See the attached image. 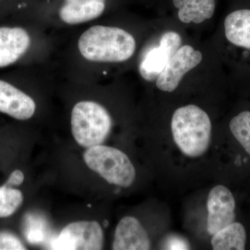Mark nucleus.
<instances>
[{"instance_id": "1", "label": "nucleus", "mask_w": 250, "mask_h": 250, "mask_svg": "<svg viewBox=\"0 0 250 250\" xmlns=\"http://www.w3.org/2000/svg\"><path fill=\"white\" fill-rule=\"evenodd\" d=\"M63 42L57 41L54 62L62 80L99 83L115 65L129 62L137 51L134 34L98 21L65 31Z\"/></svg>"}, {"instance_id": "2", "label": "nucleus", "mask_w": 250, "mask_h": 250, "mask_svg": "<svg viewBox=\"0 0 250 250\" xmlns=\"http://www.w3.org/2000/svg\"><path fill=\"white\" fill-rule=\"evenodd\" d=\"M60 81L54 62L24 66L16 75L0 77V113L30 121L40 109L41 95L58 88Z\"/></svg>"}, {"instance_id": "3", "label": "nucleus", "mask_w": 250, "mask_h": 250, "mask_svg": "<svg viewBox=\"0 0 250 250\" xmlns=\"http://www.w3.org/2000/svg\"><path fill=\"white\" fill-rule=\"evenodd\" d=\"M57 47L55 34L34 21L0 24V69L53 62Z\"/></svg>"}, {"instance_id": "4", "label": "nucleus", "mask_w": 250, "mask_h": 250, "mask_svg": "<svg viewBox=\"0 0 250 250\" xmlns=\"http://www.w3.org/2000/svg\"><path fill=\"white\" fill-rule=\"evenodd\" d=\"M62 81L76 98L69 114L74 139L85 148L103 144L111 134L113 118L107 106L100 100V83Z\"/></svg>"}, {"instance_id": "5", "label": "nucleus", "mask_w": 250, "mask_h": 250, "mask_svg": "<svg viewBox=\"0 0 250 250\" xmlns=\"http://www.w3.org/2000/svg\"><path fill=\"white\" fill-rule=\"evenodd\" d=\"M107 7V0H57L28 11L25 19L50 31H65L98 21Z\"/></svg>"}, {"instance_id": "6", "label": "nucleus", "mask_w": 250, "mask_h": 250, "mask_svg": "<svg viewBox=\"0 0 250 250\" xmlns=\"http://www.w3.org/2000/svg\"><path fill=\"white\" fill-rule=\"evenodd\" d=\"M174 143L189 157L205 154L211 141L212 125L208 115L196 105L177 108L171 121Z\"/></svg>"}, {"instance_id": "7", "label": "nucleus", "mask_w": 250, "mask_h": 250, "mask_svg": "<svg viewBox=\"0 0 250 250\" xmlns=\"http://www.w3.org/2000/svg\"><path fill=\"white\" fill-rule=\"evenodd\" d=\"M83 157L85 165L108 184L123 188L134 184L136 177L134 166L120 149L98 145L86 148Z\"/></svg>"}, {"instance_id": "8", "label": "nucleus", "mask_w": 250, "mask_h": 250, "mask_svg": "<svg viewBox=\"0 0 250 250\" xmlns=\"http://www.w3.org/2000/svg\"><path fill=\"white\" fill-rule=\"evenodd\" d=\"M104 244V234L98 222L81 220L67 225L52 242L53 250H100Z\"/></svg>"}, {"instance_id": "9", "label": "nucleus", "mask_w": 250, "mask_h": 250, "mask_svg": "<svg viewBox=\"0 0 250 250\" xmlns=\"http://www.w3.org/2000/svg\"><path fill=\"white\" fill-rule=\"evenodd\" d=\"M182 38L175 31H167L161 36L158 47L145 49L141 54L139 75L143 80L152 82L157 80L162 70L182 46Z\"/></svg>"}, {"instance_id": "10", "label": "nucleus", "mask_w": 250, "mask_h": 250, "mask_svg": "<svg viewBox=\"0 0 250 250\" xmlns=\"http://www.w3.org/2000/svg\"><path fill=\"white\" fill-rule=\"evenodd\" d=\"M202 60L200 51L195 50L190 45L181 46L158 77L156 87L161 91L173 92L184 75L197 66Z\"/></svg>"}, {"instance_id": "11", "label": "nucleus", "mask_w": 250, "mask_h": 250, "mask_svg": "<svg viewBox=\"0 0 250 250\" xmlns=\"http://www.w3.org/2000/svg\"><path fill=\"white\" fill-rule=\"evenodd\" d=\"M236 200L228 187H213L207 200V231L211 236L236 220Z\"/></svg>"}, {"instance_id": "12", "label": "nucleus", "mask_w": 250, "mask_h": 250, "mask_svg": "<svg viewBox=\"0 0 250 250\" xmlns=\"http://www.w3.org/2000/svg\"><path fill=\"white\" fill-rule=\"evenodd\" d=\"M150 249V239L141 222L133 216H125L122 218L115 230L112 250Z\"/></svg>"}, {"instance_id": "13", "label": "nucleus", "mask_w": 250, "mask_h": 250, "mask_svg": "<svg viewBox=\"0 0 250 250\" xmlns=\"http://www.w3.org/2000/svg\"><path fill=\"white\" fill-rule=\"evenodd\" d=\"M225 36L238 47L250 49V10L233 11L225 21Z\"/></svg>"}, {"instance_id": "14", "label": "nucleus", "mask_w": 250, "mask_h": 250, "mask_svg": "<svg viewBox=\"0 0 250 250\" xmlns=\"http://www.w3.org/2000/svg\"><path fill=\"white\" fill-rule=\"evenodd\" d=\"M178 9V18L182 22L200 24L213 17L215 0H172Z\"/></svg>"}, {"instance_id": "15", "label": "nucleus", "mask_w": 250, "mask_h": 250, "mask_svg": "<svg viewBox=\"0 0 250 250\" xmlns=\"http://www.w3.org/2000/svg\"><path fill=\"white\" fill-rule=\"evenodd\" d=\"M246 228L234 221L213 235L211 246L214 250H244L246 249Z\"/></svg>"}, {"instance_id": "16", "label": "nucleus", "mask_w": 250, "mask_h": 250, "mask_svg": "<svg viewBox=\"0 0 250 250\" xmlns=\"http://www.w3.org/2000/svg\"><path fill=\"white\" fill-rule=\"evenodd\" d=\"M229 129L237 142L250 156V111H245L233 117Z\"/></svg>"}, {"instance_id": "17", "label": "nucleus", "mask_w": 250, "mask_h": 250, "mask_svg": "<svg viewBox=\"0 0 250 250\" xmlns=\"http://www.w3.org/2000/svg\"><path fill=\"white\" fill-rule=\"evenodd\" d=\"M24 196L17 188L4 184L0 187V218L14 215L22 205Z\"/></svg>"}, {"instance_id": "18", "label": "nucleus", "mask_w": 250, "mask_h": 250, "mask_svg": "<svg viewBox=\"0 0 250 250\" xmlns=\"http://www.w3.org/2000/svg\"><path fill=\"white\" fill-rule=\"evenodd\" d=\"M24 243L14 233L0 231V250H25Z\"/></svg>"}, {"instance_id": "19", "label": "nucleus", "mask_w": 250, "mask_h": 250, "mask_svg": "<svg viewBox=\"0 0 250 250\" xmlns=\"http://www.w3.org/2000/svg\"><path fill=\"white\" fill-rule=\"evenodd\" d=\"M24 174L22 171L15 170L10 174L9 179L6 181V185L9 187H19L24 182Z\"/></svg>"}, {"instance_id": "20", "label": "nucleus", "mask_w": 250, "mask_h": 250, "mask_svg": "<svg viewBox=\"0 0 250 250\" xmlns=\"http://www.w3.org/2000/svg\"><path fill=\"white\" fill-rule=\"evenodd\" d=\"M167 249L168 250H188L189 249L188 244L187 242H184L182 239L179 238H171L168 242V246Z\"/></svg>"}, {"instance_id": "21", "label": "nucleus", "mask_w": 250, "mask_h": 250, "mask_svg": "<svg viewBox=\"0 0 250 250\" xmlns=\"http://www.w3.org/2000/svg\"><path fill=\"white\" fill-rule=\"evenodd\" d=\"M0 1H1V0H0Z\"/></svg>"}]
</instances>
